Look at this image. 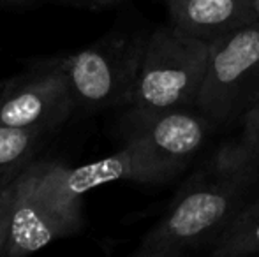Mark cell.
Segmentation results:
<instances>
[{"instance_id": "6da1fadb", "label": "cell", "mask_w": 259, "mask_h": 257, "mask_svg": "<svg viewBox=\"0 0 259 257\" xmlns=\"http://www.w3.org/2000/svg\"><path fill=\"white\" fill-rule=\"evenodd\" d=\"M257 173V151L242 143L222 148L185 183L133 255L178 257L213 243L238 213L240 199Z\"/></svg>"}, {"instance_id": "7a4b0ae2", "label": "cell", "mask_w": 259, "mask_h": 257, "mask_svg": "<svg viewBox=\"0 0 259 257\" xmlns=\"http://www.w3.org/2000/svg\"><path fill=\"white\" fill-rule=\"evenodd\" d=\"M83 195L67 180V168L30 162L18 176L11 236L4 254L25 255L79 231Z\"/></svg>"}, {"instance_id": "3957f363", "label": "cell", "mask_w": 259, "mask_h": 257, "mask_svg": "<svg viewBox=\"0 0 259 257\" xmlns=\"http://www.w3.org/2000/svg\"><path fill=\"white\" fill-rule=\"evenodd\" d=\"M210 42L171 23L147 39L133 97V115H155L196 104Z\"/></svg>"}, {"instance_id": "277c9868", "label": "cell", "mask_w": 259, "mask_h": 257, "mask_svg": "<svg viewBox=\"0 0 259 257\" xmlns=\"http://www.w3.org/2000/svg\"><path fill=\"white\" fill-rule=\"evenodd\" d=\"M259 102V18L210 41L208 65L198 95L205 118L217 124L243 118Z\"/></svg>"}, {"instance_id": "5b68a950", "label": "cell", "mask_w": 259, "mask_h": 257, "mask_svg": "<svg viewBox=\"0 0 259 257\" xmlns=\"http://www.w3.org/2000/svg\"><path fill=\"white\" fill-rule=\"evenodd\" d=\"M147 39L111 35L62 60L74 90L76 104L85 108L131 106Z\"/></svg>"}, {"instance_id": "8992f818", "label": "cell", "mask_w": 259, "mask_h": 257, "mask_svg": "<svg viewBox=\"0 0 259 257\" xmlns=\"http://www.w3.org/2000/svg\"><path fill=\"white\" fill-rule=\"evenodd\" d=\"M76 104L62 60L27 76L6 81L0 93V125L50 130L67 120Z\"/></svg>"}, {"instance_id": "52a82bcc", "label": "cell", "mask_w": 259, "mask_h": 257, "mask_svg": "<svg viewBox=\"0 0 259 257\" xmlns=\"http://www.w3.org/2000/svg\"><path fill=\"white\" fill-rule=\"evenodd\" d=\"M129 137L141 141L147 148L178 173L205 144L208 122L180 110L155 115H131Z\"/></svg>"}, {"instance_id": "ba28073f", "label": "cell", "mask_w": 259, "mask_h": 257, "mask_svg": "<svg viewBox=\"0 0 259 257\" xmlns=\"http://www.w3.org/2000/svg\"><path fill=\"white\" fill-rule=\"evenodd\" d=\"M177 175V169L166 164L150 148L134 137H127V143L122 150L103 161L81 168H67L69 185L81 195H85L94 187L118 180H131L138 183H162L175 178Z\"/></svg>"}, {"instance_id": "9c48e42d", "label": "cell", "mask_w": 259, "mask_h": 257, "mask_svg": "<svg viewBox=\"0 0 259 257\" xmlns=\"http://www.w3.org/2000/svg\"><path fill=\"white\" fill-rule=\"evenodd\" d=\"M171 23L203 41H213L259 18L256 0H167Z\"/></svg>"}, {"instance_id": "30bf717a", "label": "cell", "mask_w": 259, "mask_h": 257, "mask_svg": "<svg viewBox=\"0 0 259 257\" xmlns=\"http://www.w3.org/2000/svg\"><path fill=\"white\" fill-rule=\"evenodd\" d=\"M259 254V197L238 212L213 241V257H243Z\"/></svg>"}, {"instance_id": "8fae6325", "label": "cell", "mask_w": 259, "mask_h": 257, "mask_svg": "<svg viewBox=\"0 0 259 257\" xmlns=\"http://www.w3.org/2000/svg\"><path fill=\"white\" fill-rule=\"evenodd\" d=\"M45 130L14 129L0 125V189L18 178L30 164Z\"/></svg>"}, {"instance_id": "7c38bea8", "label": "cell", "mask_w": 259, "mask_h": 257, "mask_svg": "<svg viewBox=\"0 0 259 257\" xmlns=\"http://www.w3.org/2000/svg\"><path fill=\"white\" fill-rule=\"evenodd\" d=\"M16 190H18V178H14L13 182L0 189V254H4L7 243H9L14 202H16Z\"/></svg>"}, {"instance_id": "4fadbf2b", "label": "cell", "mask_w": 259, "mask_h": 257, "mask_svg": "<svg viewBox=\"0 0 259 257\" xmlns=\"http://www.w3.org/2000/svg\"><path fill=\"white\" fill-rule=\"evenodd\" d=\"M242 141L240 143L243 146L250 148V150H259V102L254 104L242 118Z\"/></svg>"}, {"instance_id": "5bb4252c", "label": "cell", "mask_w": 259, "mask_h": 257, "mask_svg": "<svg viewBox=\"0 0 259 257\" xmlns=\"http://www.w3.org/2000/svg\"><path fill=\"white\" fill-rule=\"evenodd\" d=\"M71 2H81L89 4V6H109V4H115L118 0H71Z\"/></svg>"}, {"instance_id": "9a60e30c", "label": "cell", "mask_w": 259, "mask_h": 257, "mask_svg": "<svg viewBox=\"0 0 259 257\" xmlns=\"http://www.w3.org/2000/svg\"><path fill=\"white\" fill-rule=\"evenodd\" d=\"M32 0H0V6H18V4H27Z\"/></svg>"}, {"instance_id": "2e32d148", "label": "cell", "mask_w": 259, "mask_h": 257, "mask_svg": "<svg viewBox=\"0 0 259 257\" xmlns=\"http://www.w3.org/2000/svg\"><path fill=\"white\" fill-rule=\"evenodd\" d=\"M4 86H6V81H0V93H2V90H4Z\"/></svg>"}, {"instance_id": "e0dca14e", "label": "cell", "mask_w": 259, "mask_h": 257, "mask_svg": "<svg viewBox=\"0 0 259 257\" xmlns=\"http://www.w3.org/2000/svg\"><path fill=\"white\" fill-rule=\"evenodd\" d=\"M256 7H257V11H259V0H256Z\"/></svg>"}]
</instances>
